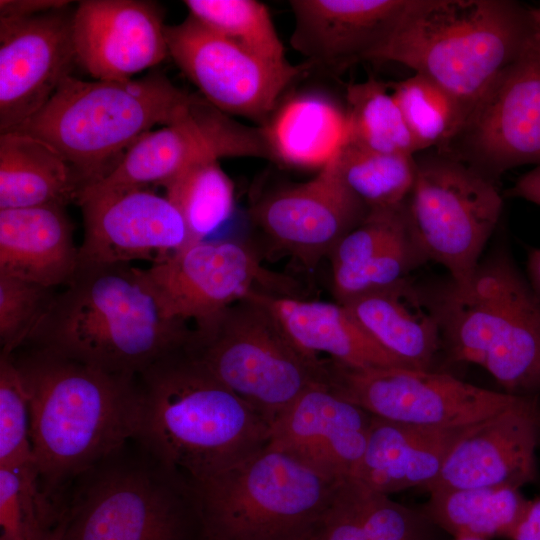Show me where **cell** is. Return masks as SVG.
<instances>
[{
	"label": "cell",
	"instance_id": "1",
	"mask_svg": "<svg viewBox=\"0 0 540 540\" xmlns=\"http://www.w3.org/2000/svg\"><path fill=\"white\" fill-rule=\"evenodd\" d=\"M24 347L12 358L29 401L35 466L43 491L63 512L74 480L135 438L138 380Z\"/></svg>",
	"mask_w": 540,
	"mask_h": 540
},
{
	"label": "cell",
	"instance_id": "2",
	"mask_svg": "<svg viewBox=\"0 0 540 540\" xmlns=\"http://www.w3.org/2000/svg\"><path fill=\"white\" fill-rule=\"evenodd\" d=\"M190 330L164 315L141 268L79 264L23 346L137 376L183 346Z\"/></svg>",
	"mask_w": 540,
	"mask_h": 540
},
{
	"label": "cell",
	"instance_id": "3",
	"mask_svg": "<svg viewBox=\"0 0 540 540\" xmlns=\"http://www.w3.org/2000/svg\"><path fill=\"white\" fill-rule=\"evenodd\" d=\"M137 380L134 439L191 482L212 477L269 443L266 421L218 380L187 342Z\"/></svg>",
	"mask_w": 540,
	"mask_h": 540
},
{
	"label": "cell",
	"instance_id": "4",
	"mask_svg": "<svg viewBox=\"0 0 540 540\" xmlns=\"http://www.w3.org/2000/svg\"><path fill=\"white\" fill-rule=\"evenodd\" d=\"M536 30L532 8L515 1L409 0L371 60L413 69L447 90L470 114Z\"/></svg>",
	"mask_w": 540,
	"mask_h": 540
},
{
	"label": "cell",
	"instance_id": "5",
	"mask_svg": "<svg viewBox=\"0 0 540 540\" xmlns=\"http://www.w3.org/2000/svg\"><path fill=\"white\" fill-rule=\"evenodd\" d=\"M431 299L454 361L482 367L505 392L540 391V296L508 254L480 263L465 285L450 280Z\"/></svg>",
	"mask_w": 540,
	"mask_h": 540
},
{
	"label": "cell",
	"instance_id": "6",
	"mask_svg": "<svg viewBox=\"0 0 540 540\" xmlns=\"http://www.w3.org/2000/svg\"><path fill=\"white\" fill-rule=\"evenodd\" d=\"M193 98L158 72L127 81L70 75L15 131L54 148L81 177L84 189L104 178L119 161L116 156L153 126L181 118Z\"/></svg>",
	"mask_w": 540,
	"mask_h": 540
},
{
	"label": "cell",
	"instance_id": "7",
	"mask_svg": "<svg viewBox=\"0 0 540 540\" xmlns=\"http://www.w3.org/2000/svg\"><path fill=\"white\" fill-rule=\"evenodd\" d=\"M70 487L63 540H201L192 482L134 438Z\"/></svg>",
	"mask_w": 540,
	"mask_h": 540
},
{
	"label": "cell",
	"instance_id": "8",
	"mask_svg": "<svg viewBox=\"0 0 540 540\" xmlns=\"http://www.w3.org/2000/svg\"><path fill=\"white\" fill-rule=\"evenodd\" d=\"M341 480L268 443L192 482L201 540H287L320 524Z\"/></svg>",
	"mask_w": 540,
	"mask_h": 540
},
{
	"label": "cell",
	"instance_id": "9",
	"mask_svg": "<svg viewBox=\"0 0 540 540\" xmlns=\"http://www.w3.org/2000/svg\"><path fill=\"white\" fill-rule=\"evenodd\" d=\"M187 346L270 428L309 386L326 381V358L304 354L253 291L194 323Z\"/></svg>",
	"mask_w": 540,
	"mask_h": 540
},
{
	"label": "cell",
	"instance_id": "10",
	"mask_svg": "<svg viewBox=\"0 0 540 540\" xmlns=\"http://www.w3.org/2000/svg\"><path fill=\"white\" fill-rule=\"evenodd\" d=\"M416 177L405 201L410 233L426 261L441 264L456 285L467 284L501 215L493 181L463 159L416 157Z\"/></svg>",
	"mask_w": 540,
	"mask_h": 540
},
{
	"label": "cell",
	"instance_id": "11",
	"mask_svg": "<svg viewBox=\"0 0 540 540\" xmlns=\"http://www.w3.org/2000/svg\"><path fill=\"white\" fill-rule=\"evenodd\" d=\"M325 368L326 384L373 416L424 427H468L525 396L485 389L433 370L354 368L329 358Z\"/></svg>",
	"mask_w": 540,
	"mask_h": 540
},
{
	"label": "cell",
	"instance_id": "12",
	"mask_svg": "<svg viewBox=\"0 0 540 540\" xmlns=\"http://www.w3.org/2000/svg\"><path fill=\"white\" fill-rule=\"evenodd\" d=\"M141 271L164 315L186 323L202 321L252 291L301 298L298 281L267 269L256 250L232 240L189 243Z\"/></svg>",
	"mask_w": 540,
	"mask_h": 540
},
{
	"label": "cell",
	"instance_id": "13",
	"mask_svg": "<svg viewBox=\"0 0 540 540\" xmlns=\"http://www.w3.org/2000/svg\"><path fill=\"white\" fill-rule=\"evenodd\" d=\"M168 53L203 98L228 115L263 126L288 86L312 67L275 64L219 35L193 16L165 26Z\"/></svg>",
	"mask_w": 540,
	"mask_h": 540
},
{
	"label": "cell",
	"instance_id": "14",
	"mask_svg": "<svg viewBox=\"0 0 540 540\" xmlns=\"http://www.w3.org/2000/svg\"><path fill=\"white\" fill-rule=\"evenodd\" d=\"M223 157H270L262 127L241 124L203 97L175 122L148 131L101 180L80 196L112 190L162 186L188 166Z\"/></svg>",
	"mask_w": 540,
	"mask_h": 540
},
{
	"label": "cell",
	"instance_id": "15",
	"mask_svg": "<svg viewBox=\"0 0 540 540\" xmlns=\"http://www.w3.org/2000/svg\"><path fill=\"white\" fill-rule=\"evenodd\" d=\"M463 138L470 165L489 177L540 165V31L480 97ZM490 178V177H489Z\"/></svg>",
	"mask_w": 540,
	"mask_h": 540
},
{
	"label": "cell",
	"instance_id": "16",
	"mask_svg": "<svg viewBox=\"0 0 540 540\" xmlns=\"http://www.w3.org/2000/svg\"><path fill=\"white\" fill-rule=\"evenodd\" d=\"M335 158L314 178L272 192L251 210L265 248L308 270L328 258L369 212L342 181Z\"/></svg>",
	"mask_w": 540,
	"mask_h": 540
},
{
	"label": "cell",
	"instance_id": "17",
	"mask_svg": "<svg viewBox=\"0 0 540 540\" xmlns=\"http://www.w3.org/2000/svg\"><path fill=\"white\" fill-rule=\"evenodd\" d=\"M83 216L79 264L160 263L189 244L183 217L173 203L148 187L80 196Z\"/></svg>",
	"mask_w": 540,
	"mask_h": 540
},
{
	"label": "cell",
	"instance_id": "18",
	"mask_svg": "<svg viewBox=\"0 0 540 540\" xmlns=\"http://www.w3.org/2000/svg\"><path fill=\"white\" fill-rule=\"evenodd\" d=\"M72 15L63 9L0 19V131L38 112L77 63Z\"/></svg>",
	"mask_w": 540,
	"mask_h": 540
},
{
	"label": "cell",
	"instance_id": "19",
	"mask_svg": "<svg viewBox=\"0 0 540 540\" xmlns=\"http://www.w3.org/2000/svg\"><path fill=\"white\" fill-rule=\"evenodd\" d=\"M540 415L535 396L466 427L426 490L513 487L536 479Z\"/></svg>",
	"mask_w": 540,
	"mask_h": 540
},
{
	"label": "cell",
	"instance_id": "20",
	"mask_svg": "<svg viewBox=\"0 0 540 540\" xmlns=\"http://www.w3.org/2000/svg\"><path fill=\"white\" fill-rule=\"evenodd\" d=\"M165 26L152 2L80 1L72 17L77 63L96 80H131L169 54Z\"/></svg>",
	"mask_w": 540,
	"mask_h": 540
},
{
	"label": "cell",
	"instance_id": "21",
	"mask_svg": "<svg viewBox=\"0 0 540 540\" xmlns=\"http://www.w3.org/2000/svg\"><path fill=\"white\" fill-rule=\"evenodd\" d=\"M374 416L325 382L309 386L274 422L269 444L335 479L352 477Z\"/></svg>",
	"mask_w": 540,
	"mask_h": 540
},
{
	"label": "cell",
	"instance_id": "22",
	"mask_svg": "<svg viewBox=\"0 0 540 540\" xmlns=\"http://www.w3.org/2000/svg\"><path fill=\"white\" fill-rule=\"evenodd\" d=\"M409 0H293L291 46L313 65L342 71L371 60L399 23Z\"/></svg>",
	"mask_w": 540,
	"mask_h": 540
},
{
	"label": "cell",
	"instance_id": "23",
	"mask_svg": "<svg viewBox=\"0 0 540 540\" xmlns=\"http://www.w3.org/2000/svg\"><path fill=\"white\" fill-rule=\"evenodd\" d=\"M65 207L0 209V276L48 288L70 282L79 268V246Z\"/></svg>",
	"mask_w": 540,
	"mask_h": 540
},
{
	"label": "cell",
	"instance_id": "24",
	"mask_svg": "<svg viewBox=\"0 0 540 540\" xmlns=\"http://www.w3.org/2000/svg\"><path fill=\"white\" fill-rule=\"evenodd\" d=\"M367 334L405 367L432 370L442 336L431 297L408 279L342 304Z\"/></svg>",
	"mask_w": 540,
	"mask_h": 540
},
{
	"label": "cell",
	"instance_id": "25",
	"mask_svg": "<svg viewBox=\"0 0 540 540\" xmlns=\"http://www.w3.org/2000/svg\"><path fill=\"white\" fill-rule=\"evenodd\" d=\"M465 428L424 427L374 416L365 452L352 478L386 495L414 487L426 490Z\"/></svg>",
	"mask_w": 540,
	"mask_h": 540
},
{
	"label": "cell",
	"instance_id": "26",
	"mask_svg": "<svg viewBox=\"0 0 540 540\" xmlns=\"http://www.w3.org/2000/svg\"><path fill=\"white\" fill-rule=\"evenodd\" d=\"M307 356L354 368L405 367L380 347L340 303L253 291Z\"/></svg>",
	"mask_w": 540,
	"mask_h": 540
},
{
	"label": "cell",
	"instance_id": "27",
	"mask_svg": "<svg viewBox=\"0 0 540 540\" xmlns=\"http://www.w3.org/2000/svg\"><path fill=\"white\" fill-rule=\"evenodd\" d=\"M261 127L271 158L304 169H323L349 139L345 109L317 93L284 101Z\"/></svg>",
	"mask_w": 540,
	"mask_h": 540
},
{
	"label": "cell",
	"instance_id": "28",
	"mask_svg": "<svg viewBox=\"0 0 540 540\" xmlns=\"http://www.w3.org/2000/svg\"><path fill=\"white\" fill-rule=\"evenodd\" d=\"M84 184L49 144L24 132L0 135V209L76 202Z\"/></svg>",
	"mask_w": 540,
	"mask_h": 540
},
{
	"label": "cell",
	"instance_id": "29",
	"mask_svg": "<svg viewBox=\"0 0 540 540\" xmlns=\"http://www.w3.org/2000/svg\"><path fill=\"white\" fill-rule=\"evenodd\" d=\"M435 528L422 510L349 477L336 488L319 525V540H433Z\"/></svg>",
	"mask_w": 540,
	"mask_h": 540
},
{
	"label": "cell",
	"instance_id": "30",
	"mask_svg": "<svg viewBox=\"0 0 540 540\" xmlns=\"http://www.w3.org/2000/svg\"><path fill=\"white\" fill-rule=\"evenodd\" d=\"M429 495L423 513L454 538L511 539L529 502L513 487L446 489Z\"/></svg>",
	"mask_w": 540,
	"mask_h": 540
},
{
	"label": "cell",
	"instance_id": "31",
	"mask_svg": "<svg viewBox=\"0 0 540 540\" xmlns=\"http://www.w3.org/2000/svg\"><path fill=\"white\" fill-rule=\"evenodd\" d=\"M413 139L416 152L432 147L445 151L460 136L468 119L461 102L424 75L415 73L388 84Z\"/></svg>",
	"mask_w": 540,
	"mask_h": 540
},
{
	"label": "cell",
	"instance_id": "32",
	"mask_svg": "<svg viewBox=\"0 0 540 540\" xmlns=\"http://www.w3.org/2000/svg\"><path fill=\"white\" fill-rule=\"evenodd\" d=\"M162 187L184 219L189 243L206 240L233 212L234 185L217 159L188 166Z\"/></svg>",
	"mask_w": 540,
	"mask_h": 540
},
{
	"label": "cell",
	"instance_id": "33",
	"mask_svg": "<svg viewBox=\"0 0 540 540\" xmlns=\"http://www.w3.org/2000/svg\"><path fill=\"white\" fill-rule=\"evenodd\" d=\"M335 164L344 184L369 211L403 205L416 177L415 156L371 151L351 143L341 149Z\"/></svg>",
	"mask_w": 540,
	"mask_h": 540
},
{
	"label": "cell",
	"instance_id": "34",
	"mask_svg": "<svg viewBox=\"0 0 540 540\" xmlns=\"http://www.w3.org/2000/svg\"><path fill=\"white\" fill-rule=\"evenodd\" d=\"M387 84L373 77L346 88L347 143L361 148L415 156L413 139Z\"/></svg>",
	"mask_w": 540,
	"mask_h": 540
},
{
	"label": "cell",
	"instance_id": "35",
	"mask_svg": "<svg viewBox=\"0 0 540 540\" xmlns=\"http://www.w3.org/2000/svg\"><path fill=\"white\" fill-rule=\"evenodd\" d=\"M189 15L248 52L288 63L267 7L256 0H186Z\"/></svg>",
	"mask_w": 540,
	"mask_h": 540
},
{
	"label": "cell",
	"instance_id": "36",
	"mask_svg": "<svg viewBox=\"0 0 540 540\" xmlns=\"http://www.w3.org/2000/svg\"><path fill=\"white\" fill-rule=\"evenodd\" d=\"M424 262L426 259L410 233L360 266L332 271L333 295L336 302L343 304L390 287L407 279Z\"/></svg>",
	"mask_w": 540,
	"mask_h": 540
},
{
	"label": "cell",
	"instance_id": "37",
	"mask_svg": "<svg viewBox=\"0 0 540 540\" xmlns=\"http://www.w3.org/2000/svg\"><path fill=\"white\" fill-rule=\"evenodd\" d=\"M0 466L37 470L28 397L12 355L4 354H0Z\"/></svg>",
	"mask_w": 540,
	"mask_h": 540
},
{
	"label": "cell",
	"instance_id": "38",
	"mask_svg": "<svg viewBox=\"0 0 540 540\" xmlns=\"http://www.w3.org/2000/svg\"><path fill=\"white\" fill-rule=\"evenodd\" d=\"M408 234L405 203L392 209L369 211L329 255L331 270L362 265Z\"/></svg>",
	"mask_w": 540,
	"mask_h": 540
},
{
	"label": "cell",
	"instance_id": "39",
	"mask_svg": "<svg viewBox=\"0 0 540 540\" xmlns=\"http://www.w3.org/2000/svg\"><path fill=\"white\" fill-rule=\"evenodd\" d=\"M54 295L53 288L0 276L1 354L12 355L26 343Z\"/></svg>",
	"mask_w": 540,
	"mask_h": 540
},
{
	"label": "cell",
	"instance_id": "40",
	"mask_svg": "<svg viewBox=\"0 0 540 540\" xmlns=\"http://www.w3.org/2000/svg\"><path fill=\"white\" fill-rule=\"evenodd\" d=\"M63 0H1L0 19H23L65 8Z\"/></svg>",
	"mask_w": 540,
	"mask_h": 540
},
{
	"label": "cell",
	"instance_id": "41",
	"mask_svg": "<svg viewBox=\"0 0 540 540\" xmlns=\"http://www.w3.org/2000/svg\"><path fill=\"white\" fill-rule=\"evenodd\" d=\"M511 540H540V494L529 500Z\"/></svg>",
	"mask_w": 540,
	"mask_h": 540
},
{
	"label": "cell",
	"instance_id": "42",
	"mask_svg": "<svg viewBox=\"0 0 540 540\" xmlns=\"http://www.w3.org/2000/svg\"><path fill=\"white\" fill-rule=\"evenodd\" d=\"M507 193L540 206V165L522 175Z\"/></svg>",
	"mask_w": 540,
	"mask_h": 540
},
{
	"label": "cell",
	"instance_id": "43",
	"mask_svg": "<svg viewBox=\"0 0 540 540\" xmlns=\"http://www.w3.org/2000/svg\"><path fill=\"white\" fill-rule=\"evenodd\" d=\"M528 281L540 296V249H532L527 259Z\"/></svg>",
	"mask_w": 540,
	"mask_h": 540
},
{
	"label": "cell",
	"instance_id": "44",
	"mask_svg": "<svg viewBox=\"0 0 540 540\" xmlns=\"http://www.w3.org/2000/svg\"><path fill=\"white\" fill-rule=\"evenodd\" d=\"M64 535V519L60 521L46 534L44 540H63Z\"/></svg>",
	"mask_w": 540,
	"mask_h": 540
},
{
	"label": "cell",
	"instance_id": "45",
	"mask_svg": "<svg viewBox=\"0 0 540 540\" xmlns=\"http://www.w3.org/2000/svg\"><path fill=\"white\" fill-rule=\"evenodd\" d=\"M319 525L287 540H319Z\"/></svg>",
	"mask_w": 540,
	"mask_h": 540
},
{
	"label": "cell",
	"instance_id": "46",
	"mask_svg": "<svg viewBox=\"0 0 540 540\" xmlns=\"http://www.w3.org/2000/svg\"><path fill=\"white\" fill-rule=\"evenodd\" d=\"M532 13L540 31V6L537 8H532Z\"/></svg>",
	"mask_w": 540,
	"mask_h": 540
},
{
	"label": "cell",
	"instance_id": "47",
	"mask_svg": "<svg viewBox=\"0 0 540 540\" xmlns=\"http://www.w3.org/2000/svg\"><path fill=\"white\" fill-rule=\"evenodd\" d=\"M453 540H483V539H476V538H454Z\"/></svg>",
	"mask_w": 540,
	"mask_h": 540
}]
</instances>
